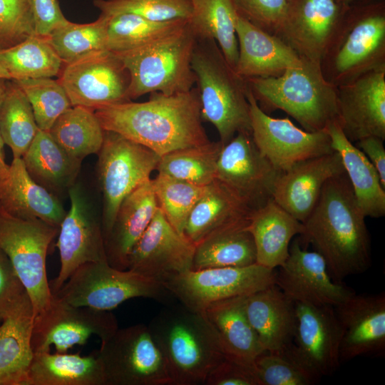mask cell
I'll return each mask as SVG.
<instances>
[{
	"mask_svg": "<svg viewBox=\"0 0 385 385\" xmlns=\"http://www.w3.org/2000/svg\"><path fill=\"white\" fill-rule=\"evenodd\" d=\"M94 112L104 130L117 133L160 157L210 141L202 125L197 88L172 95L151 93L145 102L130 101Z\"/></svg>",
	"mask_w": 385,
	"mask_h": 385,
	"instance_id": "cell-1",
	"label": "cell"
},
{
	"mask_svg": "<svg viewBox=\"0 0 385 385\" xmlns=\"http://www.w3.org/2000/svg\"><path fill=\"white\" fill-rule=\"evenodd\" d=\"M365 218L344 171L325 183L315 207L302 222V236L324 258L334 281L342 282L370 267Z\"/></svg>",
	"mask_w": 385,
	"mask_h": 385,
	"instance_id": "cell-2",
	"label": "cell"
},
{
	"mask_svg": "<svg viewBox=\"0 0 385 385\" xmlns=\"http://www.w3.org/2000/svg\"><path fill=\"white\" fill-rule=\"evenodd\" d=\"M148 327L163 356L172 385L205 384L210 371L225 358L205 314L181 304L163 309Z\"/></svg>",
	"mask_w": 385,
	"mask_h": 385,
	"instance_id": "cell-3",
	"label": "cell"
},
{
	"mask_svg": "<svg viewBox=\"0 0 385 385\" xmlns=\"http://www.w3.org/2000/svg\"><path fill=\"white\" fill-rule=\"evenodd\" d=\"M320 67L336 86L385 71V0H356L346 6Z\"/></svg>",
	"mask_w": 385,
	"mask_h": 385,
	"instance_id": "cell-4",
	"label": "cell"
},
{
	"mask_svg": "<svg viewBox=\"0 0 385 385\" xmlns=\"http://www.w3.org/2000/svg\"><path fill=\"white\" fill-rule=\"evenodd\" d=\"M245 80L264 112L283 111L304 130H324L339 120L337 87L324 78L319 63L302 59L279 76Z\"/></svg>",
	"mask_w": 385,
	"mask_h": 385,
	"instance_id": "cell-5",
	"label": "cell"
},
{
	"mask_svg": "<svg viewBox=\"0 0 385 385\" xmlns=\"http://www.w3.org/2000/svg\"><path fill=\"white\" fill-rule=\"evenodd\" d=\"M201 118L217 129L224 145L240 132L251 133L247 83L212 39L196 38L192 61Z\"/></svg>",
	"mask_w": 385,
	"mask_h": 385,
	"instance_id": "cell-6",
	"label": "cell"
},
{
	"mask_svg": "<svg viewBox=\"0 0 385 385\" xmlns=\"http://www.w3.org/2000/svg\"><path fill=\"white\" fill-rule=\"evenodd\" d=\"M195 42L187 23L149 44L114 53L130 74L129 98L155 92L172 95L190 91L196 82L191 66Z\"/></svg>",
	"mask_w": 385,
	"mask_h": 385,
	"instance_id": "cell-7",
	"label": "cell"
},
{
	"mask_svg": "<svg viewBox=\"0 0 385 385\" xmlns=\"http://www.w3.org/2000/svg\"><path fill=\"white\" fill-rule=\"evenodd\" d=\"M52 294L73 306L106 311L132 298L165 302L173 297L163 282L128 269L115 268L107 261L81 265Z\"/></svg>",
	"mask_w": 385,
	"mask_h": 385,
	"instance_id": "cell-8",
	"label": "cell"
},
{
	"mask_svg": "<svg viewBox=\"0 0 385 385\" xmlns=\"http://www.w3.org/2000/svg\"><path fill=\"white\" fill-rule=\"evenodd\" d=\"M59 228L40 219H23L0 208V249L9 257L31 302L34 316L50 303L46 275L48 247Z\"/></svg>",
	"mask_w": 385,
	"mask_h": 385,
	"instance_id": "cell-9",
	"label": "cell"
},
{
	"mask_svg": "<svg viewBox=\"0 0 385 385\" xmlns=\"http://www.w3.org/2000/svg\"><path fill=\"white\" fill-rule=\"evenodd\" d=\"M98 154L96 174L102 194L104 238L111 230L122 200L149 180L160 156L148 148L123 135L105 130Z\"/></svg>",
	"mask_w": 385,
	"mask_h": 385,
	"instance_id": "cell-10",
	"label": "cell"
},
{
	"mask_svg": "<svg viewBox=\"0 0 385 385\" xmlns=\"http://www.w3.org/2000/svg\"><path fill=\"white\" fill-rule=\"evenodd\" d=\"M276 270L257 263L245 267L188 270L163 279L168 291L180 304L203 313L210 304L275 284Z\"/></svg>",
	"mask_w": 385,
	"mask_h": 385,
	"instance_id": "cell-11",
	"label": "cell"
},
{
	"mask_svg": "<svg viewBox=\"0 0 385 385\" xmlns=\"http://www.w3.org/2000/svg\"><path fill=\"white\" fill-rule=\"evenodd\" d=\"M105 385H172L148 325L118 328L98 351Z\"/></svg>",
	"mask_w": 385,
	"mask_h": 385,
	"instance_id": "cell-12",
	"label": "cell"
},
{
	"mask_svg": "<svg viewBox=\"0 0 385 385\" xmlns=\"http://www.w3.org/2000/svg\"><path fill=\"white\" fill-rule=\"evenodd\" d=\"M70 208L59 227L56 246L60 269L49 281L51 293L58 290L71 274L87 262L107 261L102 216L88 190L77 182L68 191Z\"/></svg>",
	"mask_w": 385,
	"mask_h": 385,
	"instance_id": "cell-13",
	"label": "cell"
},
{
	"mask_svg": "<svg viewBox=\"0 0 385 385\" xmlns=\"http://www.w3.org/2000/svg\"><path fill=\"white\" fill-rule=\"evenodd\" d=\"M111 311L73 306L53 294L49 304L34 316L31 344L34 353H66L74 345H83L92 335L103 341L118 329Z\"/></svg>",
	"mask_w": 385,
	"mask_h": 385,
	"instance_id": "cell-14",
	"label": "cell"
},
{
	"mask_svg": "<svg viewBox=\"0 0 385 385\" xmlns=\"http://www.w3.org/2000/svg\"><path fill=\"white\" fill-rule=\"evenodd\" d=\"M58 81L72 106L93 111L131 101L130 74L113 53L104 50L64 64Z\"/></svg>",
	"mask_w": 385,
	"mask_h": 385,
	"instance_id": "cell-15",
	"label": "cell"
},
{
	"mask_svg": "<svg viewBox=\"0 0 385 385\" xmlns=\"http://www.w3.org/2000/svg\"><path fill=\"white\" fill-rule=\"evenodd\" d=\"M251 134L260 151L279 170L284 172L297 163L334 151L326 130L309 132L286 118H274L257 104L248 85Z\"/></svg>",
	"mask_w": 385,
	"mask_h": 385,
	"instance_id": "cell-16",
	"label": "cell"
},
{
	"mask_svg": "<svg viewBox=\"0 0 385 385\" xmlns=\"http://www.w3.org/2000/svg\"><path fill=\"white\" fill-rule=\"evenodd\" d=\"M282 173L260 151L251 133L240 132L222 146L215 179L232 190L252 210L272 198Z\"/></svg>",
	"mask_w": 385,
	"mask_h": 385,
	"instance_id": "cell-17",
	"label": "cell"
},
{
	"mask_svg": "<svg viewBox=\"0 0 385 385\" xmlns=\"http://www.w3.org/2000/svg\"><path fill=\"white\" fill-rule=\"evenodd\" d=\"M297 327L285 351L317 381L340 364L342 330L334 307L295 302Z\"/></svg>",
	"mask_w": 385,
	"mask_h": 385,
	"instance_id": "cell-18",
	"label": "cell"
},
{
	"mask_svg": "<svg viewBox=\"0 0 385 385\" xmlns=\"http://www.w3.org/2000/svg\"><path fill=\"white\" fill-rule=\"evenodd\" d=\"M346 7L334 0H288L274 35L302 59L320 64Z\"/></svg>",
	"mask_w": 385,
	"mask_h": 385,
	"instance_id": "cell-19",
	"label": "cell"
},
{
	"mask_svg": "<svg viewBox=\"0 0 385 385\" xmlns=\"http://www.w3.org/2000/svg\"><path fill=\"white\" fill-rule=\"evenodd\" d=\"M279 268L275 284L294 302L334 307L355 293L342 282L333 281L322 255L303 250L298 240L292 243Z\"/></svg>",
	"mask_w": 385,
	"mask_h": 385,
	"instance_id": "cell-20",
	"label": "cell"
},
{
	"mask_svg": "<svg viewBox=\"0 0 385 385\" xmlns=\"http://www.w3.org/2000/svg\"><path fill=\"white\" fill-rule=\"evenodd\" d=\"M195 244L178 232L158 208L148 228L131 250L128 269L163 281L192 268Z\"/></svg>",
	"mask_w": 385,
	"mask_h": 385,
	"instance_id": "cell-21",
	"label": "cell"
},
{
	"mask_svg": "<svg viewBox=\"0 0 385 385\" xmlns=\"http://www.w3.org/2000/svg\"><path fill=\"white\" fill-rule=\"evenodd\" d=\"M337 87L339 122L352 143L385 139V71L363 74Z\"/></svg>",
	"mask_w": 385,
	"mask_h": 385,
	"instance_id": "cell-22",
	"label": "cell"
},
{
	"mask_svg": "<svg viewBox=\"0 0 385 385\" xmlns=\"http://www.w3.org/2000/svg\"><path fill=\"white\" fill-rule=\"evenodd\" d=\"M342 336L340 361L385 350V295L356 294L334 307Z\"/></svg>",
	"mask_w": 385,
	"mask_h": 385,
	"instance_id": "cell-23",
	"label": "cell"
},
{
	"mask_svg": "<svg viewBox=\"0 0 385 385\" xmlns=\"http://www.w3.org/2000/svg\"><path fill=\"white\" fill-rule=\"evenodd\" d=\"M344 171L342 158L335 150L300 161L282 173L272 198L304 222L315 207L325 183Z\"/></svg>",
	"mask_w": 385,
	"mask_h": 385,
	"instance_id": "cell-24",
	"label": "cell"
},
{
	"mask_svg": "<svg viewBox=\"0 0 385 385\" xmlns=\"http://www.w3.org/2000/svg\"><path fill=\"white\" fill-rule=\"evenodd\" d=\"M238 58L235 71L245 79L277 77L298 66L302 58L284 41L237 14Z\"/></svg>",
	"mask_w": 385,
	"mask_h": 385,
	"instance_id": "cell-25",
	"label": "cell"
},
{
	"mask_svg": "<svg viewBox=\"0 0 385 385\" xmlns=\"http://www.w3.org/2000/svg\"><path fill=\"white\" fill-rule=\"evenodd\" d=\"M0 208L23 219H40L59 228L66 211L60 197L36 183L22 158H13L0 177Z\"/></svg>",
	"mask_w": 385,
	"mask_h": 385,
	"instance_id": "cell-26",
	"label": "cell"
},
{
	"mask_svg": "<svg viewBox=\"0 0 385 385\" xmlns=\"http://www.w3.org/2000/svg\"><path fill=\"white\" fill-rule=\"evenodd\" d=\"M245 310L264 351L282 353L292 344L295 302L273 284L246 296Z\"/></svg>",
	"mask_w": 385,
	"mask_h": 385,
	"instance_id": "cell-27",
	"label": "cell"
},
{
	"mask_svg": "<svg viewBox=\"0 0 385 385\" xmlns=\"http://www.w3.org/2000/svg\"><path fill=\"white\" fill-rule=\"evenodd\" d=\"M158 208L151 179L122 200L111 230L105 238L106 259L110 265L120 270L128 269L129 255Z\"/></svg>",
	"mask_w": 385,
	"mask_h": 385,
	"instance_id": "cell-28",
	"label": "cell"
},
{
	"mask_svg": "<svg viewBox=\"0 0 385 385\" xmlns=\"http://www.w3.org/2000/svg\"><path fill=\"white\" fill-rule=\"evenodd\" d=\"M245 299L239 296L215 302L203 314L216 332L225 358L252 371L255 359L264 351L247 316Z\"/></svg>",
	"mask_w": 385,
	"mask_h": 385,
	"instance_id": "cell-29",
	"label": "cell"
},
{
	"mask_svg": "<svg viewBox=\"0 0 385 385\" xmlns=\"http://www.w3.org/2000/svg\"><path fill=\"white\" fill-rule=\"evenodd\" d=\"M247 229L255 242L257 263L270 269L284 264L289 255L291 240L297 235H302L304 231L303 223L273 198L251 210Z\"/></svg>",
	"mask_w": 385,
	"mask_h": 385,
	"instance_id": "cell-30",
	"label": "cell"
},
{
	"mask_svg": "<svg viewBox=\"0 0 385 385\" xmlns=\"http://www.w3.org/2000/svg\"><path fill=\"white\" fill-rule=\"evenodd\" d=\"M34 319L26 294L0 325V385H24L34 352L31 339Z\"/></svg>",
	"mask_w": 385,
	"mask_h": 385,
	"instance_id": "cell-31",
	"label": "cell"
},
{
	"mask_svg": "<svg viewBox=\"0 0 385 385\" xmlns=\"http://www.w3.org/2000/svg\"><path fill=\"white\" fill-rule=\"evenodd\" d=\"M326 131L332 148L342 158L344 170L364 215L379 218L385 215V190L379 173L365 154L344 135L339 120L328 124Z\"/></svg>",
	"mask_w": 385,
	"mask_h": 385,
	"instance_id": "cell-32",
	"label": "cell"
},
{
	"mask_svg": "<svg viewBox=\"0 0 385 385\" xmlns=\"http://www.w3.org/2000/svg\"><path fill=\"white\" fill-rule=\"evenodd\" d=\"M22 160L30 177L58 197L76 183L82 163L40 129Z\"/></svg>",
	"mask_w": 385,
	"mask_h": 385,
	"instance_id": "cell-33",
	"label": "cell"
},
{
	"mask_svg": "<svg viewBox=\"0 0 385 385\" xmlns=\"http://www.w3.org/2000/svg\"><path fill=\"white\" fill-rule=\"evenodd\" d=\"M24 385H105L98 351L78 353H34Z\"/></svg>",
	"mask_w": 385,
	"mask_h": 385,
	"instance_id": "cell-34",
	"label": "cell"
},
{
	"mask_svg": "<svg viewBox=\"0 0 385 385\" xmlns=\"http://www.w3.org/2000/svg\"><path fill=\"white\" fill-rule=\"evenodd\" d=\"M251 209L217 179L205 186L192 209L184 234L195 245L215 230L248 217Z\"/></svg>",
	"mask_w": 385,
	"mask_h": 385,
	"instance_id": "cell-35",
	"label": "cell"
},
{
	"mask_svg": "<svg viewBox=\"0 0 385 385\" xmlns=\"http://www.w3.org/2000/svg\"><path fill=\"white\" fill-rule=\"evenodd\" d=\"M247 222L248 217L222 227L197 243L192 269L245 267L257 263L255 245L247 229Z\"/></svg>",
	"mask_w": 385,
	"mask_h": 385,
	"instance_id": "cell-36",
	"label": "cell"
},
{
	"mask_svg": "<svg viewBox=\"0 0 385 385\" xmlns=\"http://www.w3.org/2000/svg\"><path fill=\"white\" fill-rule=\"evenodd\" d=\"M188 24L197 39L214 40L235 69L238 58L235 22L237 11L231 0H192Z\"/></svg>",
	"mask_w": 385,
	"mask_h": 385,
	"instance_id": "cell-37",
	"label": "cell"
},
{
	"mask_svg": "<svg viewBox=\"0 0 385 385\" xmlns=\"http://www.w3.org/2000/svg\"><path fill=\"white\" fill-rule=\"evenodd\" d=\"M48 132L66 152L83 161L88 155L98 153L105 130L94 111L72 106L57 118Z\"/></svg>",
	"mask_w": 385,
	"mask_h": 385,
	"instance_id": "cell-38",
	"label": "cell"
},
{
	"mask_svg": "<svg viewBox=\"0 0 385 385\" xmlns=\"http://www.w3.org/2000/svg\"><path fill=\"white\" fill-rule=\"evenodd\" d=\"M0 64L13 81L58 76L64 66L47 37L36 34L0 51Z\"/></svg>",
	"mask_w": 385,
	"mask_h": 385,
	"instance_id": "cell-39",
	"label": "cell"
},
{
	"mask_svg": "<svg viewBox=\"0 0 385 385\" xmlns=\"http://www.w3.org/2000/svg\"><path fill=\"white\" fill-rule=\"evenodd\" d=\"M105 16L107 17L106 47L113 53L149 44L181 29L188 23V19L155 21L130 13Z\"/></svg>",
	"mask_w": 385,
	"mask_h": 385,
	"instance_id": "cell-40",
	"label": "cell"
},
{
	"mask_svg": "<svg viewBox=\"0 0 385 385\" xmlns=\"http://www.w3.org/2000/svg\"><path fill=\"white\" fill-rule=\"evenodd\" d=\"M38 130L26 96L16 81H7L0 106V135L13 158H22Z\"/></svg>",
	"mask_w": 385,
	"mask_h": 385,
	"instance_id": "cell-41",
	"label": "cell"
},
{
	"mask_svg": "<svg viewBox=\"0 0 385 385\" xmlns=\"http://www.w3.org/2000/svg\"><path fill=\"white\" fill-rule=\"evenodd\" d=\"M223 145L220 141L186 147L160 157L157 170L190 183L205 186L215 179Z\"/></svg>",
	"mask_w": 385,
	"mask_h": 385,
	"instance_id": "cell-42",
	"label": "cell"
},
{
	"mask_svg": "<svg viewBox=\"0 0 385 385\" xmlns=\"http://www.w3.org/2000/svg\"><path fill=\"white\" fill-rule=\"evenodd\" d=\"M106 31L107 17L100 14L98 18L91 23L76 24L68 21L46 37L58 57L67 64L107 50Z\"/></svg>",
	"mask_w": 385,
	"mask_h": 385,
	"instance_id": "cell-43",
	"label": "cell"
},
{
	"mask_svg": "<svg viewBox=\"0 0 385 385\" xmlns=\"http://www.w3.org/2000/svg\"><path fill=\"white\" fill-rule=\"evenodd\" d=\"M158 206L169 223L184 234L188 219L203 193L200 186L158 173L151 179Z\"/></svg>",
	"mask_w": 385,
	"mask_h": 385,
	"instance_id": "cell-44",
	"label": "cell"
},
{
	"mask_svg": "<svg viewBox=\"0 0 385 385\" xmlns=\"http://www.w3.org/2000/svg\"><path fill=\"white\" fill-rule=\"evenodd\" d=\"M14 81L26 96L40 130L48 131L57 118L72 106L58 79L40 78Z\"/></svg>",
	"mask_w": 385,
	"mask_h": 385,
	"instance_id": "cell-45",
	"label": "cell"
},
{
	"mask_svg": "<svg viewBox=\"0 0 385 385\" xmlns=\"http://www.w3.org/2000/svg\"><path fill=\"white\" fill-rule=\"evenodd\" d=\"M104 15L130 13L155 21L188 19L192 0H93Z\"/></svg>",
	"mask_w": 385,
	"mask_h": 385,
	"instance_id": "cell-46",
	"label": "cell"
},
{
	"mask_svg": "<svg viewBox=\"0 0 385 385\" xmlns=\"http://www.w3.org/2000/svg\"><path fill=\"white\" fill-rule=\"evenodd\" d=\"M257 385H310L316 380L286 351H264L254 361Z\"/></svg>",
	"mask_w": 385,
	"mask_h": 385,
	"instance_id": "cell-47",
	"label": "cell"
},
{
	"mask_svg": "<svg viewBox=\"0 0 385 385\" xmlns=\"http://www.w3.org/2000/svg\"><path fill=\"white\" fill-rule=\"evenodd\" d=\"M36 34L29 0H0V51Z\"/></svg>",
	"mask_w": 385,
	"mask_h": 385,
	"instance_id": "cell-48",
	"label": "cell"
},
{
	"mask_svg": "<svg viewBox=\"0 0 385 385\" xmlns=\"http://www.w3.org/2000/svg\"><path fill=\"white\" fill-rule=\"evenodd\" d=\"M231 1L240 16L273 35L283 19L288 4V0Z\"/></svg>",
	"mask_w": 385,
	"mask_h": 385,
	"instance_id": "cell-49",
	"label": "cell"
},
{
	"mask_svg": "<svg viewBox=\"0 0 385 385\" xmlns=\"http://www.w3.org/2000/svg\"><path fill=\"white\" fill-rule=\"evenodd\" d=\"M26 294L11 262L0 249V322Z\"/></svg>",
	"mask_w": 385,
	"mask_h": 385,
	"instance_id": "cell-50",
	"label": "cell"
},
{
	"mask_svg": "<svg viewBox=\"0 0 385 385\" xmlns=\"http://www.w3.org/2000/svg\"><path fill=\"white\" fill-rule=\"evenodd\" d=\"M36 34L48 36L54 29L68 22L58 0H29Z\"/></svg>",
	"mask_w": 385,
	"mask_h": 385,
	"instance_id": "cell-51",
	"label": "cell"
},
{
	"mask_svg": "<svg viewBox=\"0 0 385 385\" xmlns=\"http://www.w3.org/2000/svg\"><path fill=\"white\" fill-rule=\"evenodd\" d=\"M205 385H257L253 372L225 358L208 374Z\"/></svg>",
	"mask_w": 385,
	"mask_h": 385,
	"instance_id": "cell-52",
	"label": "cell"
},
{
	"mask_svg": "<svg viewBox=\"0 0 385 385\" xmlns=\"http://www.w3.org/2000/svg\"><path fill=\"white\" fill-rule=\"evenodd\" d=\"M384 140L376 136H369L356 142V146L368 158L377 170L381 185L385 188V149Z\"/></svg>",
	"mask_w": 385,
	"mask_h": 385,
	"instance_id": "cell-53",
	"label": "cell"
},
{
	"mask_svg": "<svg viewBox=\"0 0 385 385\" xmlns=\"http://www.w3.org/2000/svg\"><path fill=\"white\" fill-rule=\"evenodd\" d=\"M7 81L6 79L0 78V106L5 94ZM4 145V143L0 135V177L6 173L9 165L5 162Z\"/></svg>",
	"mask_w": 385,
	"mask_h": 385,
	"instance_id": "cell-54",
	"label": "cell"
},
{
	"mask_svg": "<svg viewBox=\"0 0 385 385\" xmlns=\"http://www.w3.org/2000/svg\"><path fill=\"white\" fill-rule=\"evenodd\" d=\"M0 78L11 80L10 76L1 64H0Z\"/></svg>",
	"mask_w": 385,
	"mask_h": 385,
	"instance_id": "cell-55",
	"label": "cell"
},
{
	"mask_svg": "<svg viewBox=\"0 0 385 385\" xmlns=\"http://www.w3.org/2000/svg\"><path fill=\"white\" fill-rule=\"evenodd\" d=\"M354 1H356V0H334V1H336L337 3H338L339 4H342V5H345V6H347V5L350 4L351 3L354 2Z\"/></svg>",
	"mask_w": 385,
	"mask_h": 385,
	"instance_id": "cell-56",
	"label": "cell"
}]
</instances>
